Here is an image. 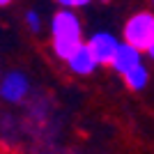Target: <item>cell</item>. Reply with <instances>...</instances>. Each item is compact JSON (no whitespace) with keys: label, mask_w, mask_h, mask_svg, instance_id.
<instances>
[{"label":"cell","mask_w":154,"mask_h":154,"mask_svg":"<svg viewBox=\"0 0 154 154\" xmlns=\"http://www.w3.org/2000/svg\"><path fill=\"white\" fill-rule=\"evenodd\" d=\"M9 2H12V0H0V5H2V7H7Z\"/></svg>","instance_id":"30bf717a"},{"label":"cell","mask_w":154,"mask_h":154,"mask_svg":"<svg viewBox=\"0 0 154 154\" xmlns=\"http://www.w3.org/2000/svg\"><path fill=\"white\" fill-rule=\"evenodd\" d=\"M26 90H28V83L21 74H9L5 78V83H2V97L9 99V101H19L26 94Z\"/></svg>","instance_id":"5b68a950"},{"label":"cell","mask_w":154,"mask_h":154,"mask_svg":"<svg viewBox=\"0 0 154 154\" xmlns=\"http://www.w3.org/2000/svg\"><path fill=\"white\" fill-rule=\"evenodd\" d=\"M69 64H71V69L76 71V74H90V71L94 69L97 60H94V55L90 53L88 44H83V46H81V48H78L76 53H74V55H71Z\"/></svg>","instance_id":"8992f818"},{"label":"cell","mask_w":154,"mask_h":154,"mask_svg":"<svg viewBox=\"0 0 154 154\" xmlns=\"http://www.w3.org/2000/svg\"><path fill=\"white\" fill-rule=\"evenodd\" d=\"M62 7H67V9H74V7H83V5H88L90 0H58Z\"/></svg>","instance_id":"ba28073f"},{"label":"cell","mask_w":154,"mask_h":154,"mask_svg":"<svg viewBox=\"0 0 154 154\" xmlns=\"http://www.w3.org/2000/svg\"><path fill=\"white\" fill-rule=\"evenodd\" d=\"M149 55H152V58H154V46H152V48H149Z\"/></svg>","instance_id":"8fae6325"},{"label":"cell","mask_w":154,"mask_h":154,"mask_svg":"<svg viewBox=\"0 0 154 154\" xmlns=\"http://www.w3.org/2000/svg\"><path fill=\"white\" fill-rule=\"evenodd\" d=\"M88 48H90V53L94 55L97 64H113L120 44L115 42V37H113V35L99 32V35H94V37L88 42Z\"/></svg>","instance_id":"3957f363"},{"label":"cell","mask_w":154,"mask_h":154,"mask_svg":"<svg viewBox=\"0 0 154 154\" xmlns=\"http://www.w3.org/2000/svg\"><path fill=\"white\" fill-rule=\"evenodd\" d=\"M51 32H53V51L55 55L69 62L71 55L83 46L81 42V21L74 12L62 9L53 16L51 23Z\"/></svg>","instance_id":"6da1fadb"},{"label":"cell","mask_w":154,"mask_h":154,"mask_svg":"<svg viewBox=\"0 0 154 154\" xmlns=\"http://www.w3.org/2000/svg\"><path fill=\"white\" fill-rule=\"evenodd\" d=\"M26 21H28V26H30L32 30H39V16H37L35 12H30V14H28V16H26Z\"/></svg>","instance_id":"9c48e42d"},{"label":"cell","mask_w":154,"mask_h":154,"mask_svg":"<svg viewBox=\"0 0 154 154\" xmlns=\"http://www.w3.org/2000/svg\"><path fill=\"white\" fill-rule=\"evenodd\" d=\"M140 64V55H138V48L131 44H120V48H117V55L115 60H113V67H115L120 74H127V71H131L134 67H138Z\"/></svg>","instance_id":"277c9868"},{"label":"cell","mask_w":154,"mask_h":154,"mask_svg":"<svg viewBox=\"0 0 154 154\" xmlns=\"http://www.w3.org/2000/svg\"><path fill=\"white\" fill-rule=\"evenodd\" d=\"M124 81H127L129 88L140 90L143 85H145V81H147V71L143 69V64H138V67H134L131 71H127V74H124Z\"/></svg>","instance_id":"52a82bcc"},{"label":"cell","mask_w":154,"mask_h":154,"mask_svg":"<svg viewBox=\"0 0 154 154\" xmlns=\"http://www.w3.org/2000/svg\"><path fill=\"white\" fill-rule=\"evenodd\" d=\"M124 39H127V44L136 46L138 51H149L154 46V14H134L124 26Z\"/></svg>","instance_id":"7a4b0ae2"}]
</instances>
